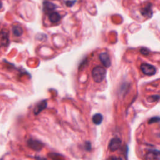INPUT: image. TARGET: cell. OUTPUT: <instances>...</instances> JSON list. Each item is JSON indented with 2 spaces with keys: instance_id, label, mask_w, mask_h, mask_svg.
Segmentation results:
<instances>
[{
  "instance_id": "cell-3",
  "label": "cell",
  "mask_w": 160,
  "mask_h": 160,
  "mask_svg": "<svg viewBox=\"0 0 160 160\" xmlns=\"http://www.w3.org/2000/svg\"><path fill=\"white\" fill-rule=\"evenodd\" d=\"M140 69L142 72L147 76H152L155 74L156 72V68L154 66L148 63L142 64L140 66Z\"/></svg>"
},
{
  "instance_id": "cell-21",
  "label": "cell",
  "mask_w": 160,
  "mask_h": 160,
  "mask_svg": "<svg viewBox=\"0 0 160 160\" xmlns=\"http://www.w3.org/2000/svg\"><path fill=\"white\" fill-rule=\"evenodd\" d=\"M36 160H46V159L42 158V157H39V156H35L34 158Z\"/></svg>"
},
{
  "instance_id": "cell-10",
  "label": "cell",
  "mask_w": 160,
  "mask_h": 160,
  "mask_svg": "<svg viewBox=\"0 0 160 160\" xmlns=\"http://www.w3.org/2000/svg\"><path fill=\"white\" fill-rule=\"evenodd\" d=\"M47 106L46 100H43L39 102L34 108V112L35 114H38L41 111L44 110Z\"/></svg>"
},
{
  "instance_id": "cell-4",
  "label": "cell",
  "mask_w": 160,
  "mask_h": 160,
  "mask_svg": "<svg viewBox=\"0 0 160 160\" xmlns=\"http://www.w3.org/2000/svg\"><path fill=\"white\" fill-rule=\"evenodd\" d=\"M28 146L32 149L34 151H39L42 149V148L44 146V144L38 141V140H34V139H29L28 141Z\"/></svg>"
},
{
  "instance_id": "cell-7",
  "label": "cell",
  "mask_w": 160,
  "mask_h": 160,
  "mask_svg": "<svg viewBox=\"0 0 160 160\" xmlns=\"http://www.w3.org/2000/svg\"><path fill=\"white\" fill-rule=\"evenodd\" d=\"M99 58L100 59V61L101 62V63L106 68H109L111 66V59H110V57L109 56V54L106 52H101L99 56Z\"/></svg>"
},
{
  "instance_id": "cell-16",
  "label": "cell",
  "mask_w": 160,
  "mask_h": 160,
  "mask_svg": "<svg viewBox=\"0 0 160 160\" xmlns=\"http://www.w3.org/2000/svg\"><path fill=\"white\" fill-rule=\"evenodd\" d=\"M140 52L143 54V55H148L149 54V50L148 49V48H142L141 49H140Z\"/></svg>"
},
{
  "instance_id": "cell-5",
  "label": "cell",
  "mask_w": 160,
  "mask_h": 160,
  "mask_svg": "<svg viewBox=\"0 0 160 160\" xmlns=\"http://www.w3.org/2000/svg\"><path fill=\"white\" fill-rule=\"evenodd\" d=\"M121 140L118 138H114L110 140L108 148L111 151L113 152L118 150L121 147Z\"/></svg>"
},
{
  "instance_id": "cell-12",
  "label": "cell",
  "mask_w": 160,
  "mask_h": 160,
  "mask_svg": "<svg viewBox=\"0 0 160 160\" xmlns=\"http://www.w3.org/2000/svg\"><path fill=\"white\" fill-rule=\"evenodd\" d=\"M49 19L52 23H57L60 21L61 16L57 12H52L49 14Z\"/></svg>"
},
{
  "instance_id": "cell-13",
  "label": "cell",
  "mask_w": 160,
  "mask_h": 160,
  "mask_svg": "<svg viewBox=\"0 0 160 160\" xmlns=\"http://www.w3.org/2000/svg\"><path fill=\"white\" fill-rule=\"evenodd\" d=\"M102 120H103V116L101 114H99V113L95 114L92 117V122L96 125L100 124L102 122Z\"/></svg>"
},
{
  "instance_id": "cell-11",
  "label": "cell",
  "mask_w": 160,
  "mask_h": 160,
  "mask_svg": "<svg viewBox=\"0 0 160 160\" xmlns=\"http://www.w3.org/2000/svg\"><path fill=\"white\" fill-rule=\"evenodd\" d=\"M12 33L16 37H19L23 34V29L20 25L16 24L12 26Z\"/></svg>"
},
{
  "instance_id": "cell-17",
  "label": "cell",
  "mask_w": 160,
  "mask_h": 160,
  "mask_svg": "<svg viewBox=\"0 0 160 160\" xmlns=\"http://www.w3.org/2000/svg\"><path fill=\"white\" fill-rule=\"evenodd\" d=\"M159 121V118L157 117H152L149 120V124H152L154 122H158Z\"/></svg>"
},
{
  "instance_id": "cell-14",
  "label": "cell",
  "mask_w": 160,
  "mask_h": 160,
  "mask_svg": "<svg viewBox=\"0 0 160 160\" xmlns=\"http://www.w3.org/2000/svg\"><path fill=\"white\" fill-rule=\"evenodd\" d=\"M49 156L52 159V160H65L61 155H60L59 154H57L56 152L50 153L49 154Z\"/></svg>"
},
{
  "instance_id": "cell-6",
  "label": "cell",
  "mask_w": 160,
  "mask_h": 160,
  "mask_svg": "<svg viewBox=\"0 0 160 160\" xmlns=\"http://www.w3.org/2000/svg\"><path fill=\"white\" fill-rule=\"evenodd\" d=\"M159 151L157 149H150L145 155V160H159Z\"/></svg>"
},
{
  "instance_id": "cell-18",
  "label": "cell",
  "mask_w": 160,
  "mask_h": 160,
  "mask_svg": "<svg viewBox=\"0 0 160 160\" xmlns=\"http://www.w3.org/2000/svg\"><path fill=\"white\" fill-rule=\"evenodd\" d=\"M84 147H85V149L87 150V151H90L91 149V142H89V141H86L84 144Z\"/></svg>"
},
{
  "instance_id": "cell-15",
  "label": "cell",
  "mask_w": 160,
  "mask_h": 160,
  "mask_svg": "<svg viewBox=\"0 0 160 160\" xmlns=\"http://www.w3.org/2000/svg\"><path fill=\"white\" fill-rule=\"evenodd\" d=\"M159 99V95H154V96H151L150 97H149L148 98V100L150 102H156L158 101Z\"/></svg>"
},
{
  "instance_id": "cell-20",
  "label": "cell",
  "mask_w": 160,
  "mask_h": 160,
  "mask_svg": "<svg viewBox=\"0 0 160 160\" xmlns=\"http://www.w3.org/2000/svg\"><path fill=\"white\" fill-rule=\"evenodd\" d=\"M109 160H122V159L121 158H116L114 156H112L109 158Z\"/></svg>"
},
{
  "instance_id": "cell-19",
  "label": "cell",
  "mask_w": 160,
  "mask_h": 160,
  "mask_svg": "<svg viewBox=\"0 0 160 160\" xmlns=\"http://www.w3.org/2000/svg\"><path fill=\"white\" fill-rule=\"evenodd\" d=\"M76 0H72V1H68L66 2V4L67 5V6L70 7V6H72L74 5V4L75 3Z\"/></svg>"
},
{
  "instance_id": "cell-9",
  "label": "cell",
  "mask_w": 160,
  "mask_h": 160,
  "mask_svg": "<svg viewBox=\"0 0 160 160\" xmlns=\"http://www.w3.org/2000/svg\"><path fill=\"white\" fill-rule=\"evenodd\" d=\"M56 8V6L55 4L49 1H44L43 2V10L45 13H49L50 12H52V11L54 10Z\"/></svg>"
},
{
  "instance_id": "cell-1",
  "label": "cell",
  "mask_w": 160,
  "mask_h": 160,
  "mask_svg": "<svg viewBox=\"0 0 160 160\" xmlns=\"http://www.w3.org/2000/svg\"><path fill=\"white\" fill-rule=\"evenodd\" d=\"M11 30L2 21H0V52H3L10 44Z\"/></svg>"
},
{
  "instance_id": "cell-8",
  "label": "cell",
  "mask_w": 160,
  "mask_h": 160,
  "mask_svg": "<svg viewBox=\"0 0 160 160\" xmlns=\"http://www.w3.org/2000/svg\"><path fill=\"white\" fill-rule=\"evenodd\" d=\"M140 12L144 16H146L148 18H151L153 13L152 9V4L149 3L146 4L144 8H142L140 10Z\"/></svg>"
},
{
  "instance_id": "cell-2",
  "label": "cell",
  "mask_w": 160,
  "mask_h": 160,
  "mask_svg": "<svg viewBox=\"0 0 160 160\" xmlns=\"http://www.w3.org/2000/svg\"><path fill=\"white\" fill-rule=\"evenodd\" d=\"M106 74V69L99 66H96L92 71V76L96 82H101L105 78Z\"/></svg>"
}]
</instances>
